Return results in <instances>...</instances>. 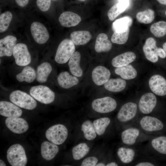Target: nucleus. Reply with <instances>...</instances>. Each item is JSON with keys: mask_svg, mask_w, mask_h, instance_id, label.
Listing matches in <instances>:
<instances>
[{"mask_svg": "<svg viewBox=\"0 0 166 166\" xmlns=\"http://www.w3.org/2000/svg\"><path fill=\"white\" fill-rule=\"evenodd\" d=\"M119 2L125 7L126 8L129 5V0H118Z\"/></svg>", "mask_w": 166, "mask_h": 166, "instance_id": "obj_46", "label": "nucleus"}, {"mask_svg": "<svg viewBox=\"0 0 166 166\" xmlns=\"http://www.w3.org/2000/svg\"><path fill=\"white\" fill-rule=\"evenodd\" d=\"M52 69L51 65L48 62H45L40 64L37 69V81L41 83L45 82Z\"/></svg>", "mask_w": 166, "mask_h": 166, "instance_id": "obj_29", "label": "nucleus"}, {"mask_svg": "<svg viewBox=\"0 0 166 166\" xmlns=\"http://www.w3.org/2000/svg\"><path fill=\"white\" fill-rule=\"evenodd\" d=\"M16 64L21 66H27L31 62V56L27 45L22 43H18L14 48L12 54Z\"/></svg>", "mask_w": 166, "mask_h": 166, "instance_id": "obj_13", "label": "nucleus"}, {"mask_svg": "<svg viewBox=\"0 0 166 166\" xmlns=\"http://www.w3.org/2000/svg\"><path fill=\"white\" fill-rule=\"evenodd\" d=\"M161 4L166 5V0H157Z\"/></svg>", "mask_w": 166, "mask_h": 166, "instance_id": "obj_48", "label": "nucleus"}, {"mask_svg": "<svg viewBox=\"0 0 166 166\" xmlns=\"http://www.w3.org/2000/svg\"><path fill=\"white\" fill-rule=\"evenodd\" d=\"M36 77V73L35 70L30 66H25L21 72L16 76V79L18 81H25L29 83L33 82Z\"/></svg>", "mask_w": 166, "mask_h": 166, "instance_id": "obj_31", "label": "nucleus"}, {"mask_svg": "<svg viewBox=\"0 0 166 166\" xmlns=\"http://www.w3.org/2000/svg\"><path fill=\"white\" fill-rule=\"evenodd\" d=\"M59 152L56 144L47 141L43 142L41 145V153L45 160H50L53 159Z\"/></svg>", "mask_w": 166, "mask_h": 166, "instance_id": "obj_24", "label": "nucleus"}, {"mask_svg": "<svg viewBox=\"0 0 166 166\" xmlns=\"http://www.w3.org/2000/svg\"><path fill=\"white\" fill-rule=\"evenodd\" d=\"M98 161V159L94 156L88 157L84 159L81 163V166H95Z\"/></svg>", "mask_w": 166, "mask_h": 166, "instance_id": "obj_43", "label": "nucleus"}, {"mask_svg": "<svg viewBox=\"0 0 166 166\" xmlns=\"http://www.w3.org/2000/svg\"><path fill=\"white\" fill-rule=\"evenodd\" d=\"M148 85L155 95L159 96L166 95V80L162 76L159 74L153 75L149 80Z\"/></svg>", "mask_w": 166, "mask_h": 166, "instance_id": "obj_15", "label": "nucleus"}, {"mask_svg": "<svg viewBox=\"0 0 166 166\" xmlns=\"http://www.w3.org/2000/svg\"><path fill=\"white\" fill-rule=\"evenodd\" d=\"M163 48L166 52V42H164L163 45Z\"/></svg>", "mask_w": 166, "mask_h": 166, "instance_id": "obj_51", "label": "nucleus"}, {"mask_svg": "<svg viewBox=\"0 0 166 166\" xmlns=\"http://www.w3.org/2000/svg\"><path fill=\"white\" fill-rule=\"evenodd\" d=\"M81 55L78 51L75 52L69 60L68 65L71 73L74 76L80 77L83 73L80 63Z\"/></svg>", "mask_w": 166, "mask_h": 166, "instance_id": "obj_26", "label": "nucleus"}, {"mask_svg": "<svg viewBox=\"0 0 166 166\" xmlns=\"http://www.w3.org/2000/svg\"><path fill=\"white\" fill-rule=\"evenodd\" d=\"M81 18L79 15L69 11L63 12L59 18L60 24L66 27L76 26L81 22Z\"/></svg>", "mask_w": 166, "mask_h": 166, "instance_id": "obj_21", "label": "nucleus"}, {"mask_svg": "<svg viewBox=\"0 0 166 166\" xmlns=\"http://www.w3.org/2000/svg\"><path fill=\"white\" fill-rule=\"evenodd\" d=\"M80 1H82V2H84V1H86L87 0H78Z\"/></svg>", "mask_w": 166, "mask_h": 166, "instance_id": "obj_52", "label": "nucleus"}, {"mask_svg": "<svg viewBox=\"0 0 166 166\" xmlns=\"http://www.w3.org/2000/svg\"><path fill=\"white\" fill-rule=\"evenodd\" d=\"M140 116L137 104L130 101L121 106L116 118L117 121L122 125L123 128L134 124Z\"/></svg>", "mask_w": 166, "mask_h": 166, "instance_id": "obj_4", "label": "nucleus"}, {"mask_svg": "<svg viewBox=\"0 0 166 166\" xmlns=\"http://www.w3.org/2000/svg\"><path fill=\"white\" fill-rule=\"evenodd\" d=\"M156 52L157 55L161 58H164L166 57V52L161 48L157 47L156 49Z\"/></svg>", "mask_w": 166, "mask_h": 166, "instance_id": "obj_44", "label": "nucleus"}, {"mask_svg": "<svg viewBox=\"0 0 166 166\" xmlns=\"http://www.w3.org/2000/svg\"><path fill=\"white\" fill-rule=\"evenodd\" d=\"M75 49V45L72 41L65 39L59 44L55 57V60L58 63L63 64L70 59Z\"/></svg>", "mask_w": 166, "mask_h": 166, "instance_id": "obj_9", "label": "nucleus"}, {"mask_svg": "<svg viewBox=\"0 0 166 166\" xmlns=\"http://www.w3.org/2000/svg\"><path fill=\"white\" fill-rule=\"evenodd\" d=\"M38 7L42 11L45 12L50 8L51 5V0H36Z\"/></svg>", "mask_w": 166, "mask_h": 166, "instance_id": "obj_42", "label": "nucleus"}, {"mask_svg": "<svg viewBox=\"0 0 166 166\" xmlns=\"http://www.w3.org/2000/svg\"><path fill=\"white\" fill-rule=\"evenodd\" d=\"M157 160L142 154L133 164L135 166H154L158 165Z\"/></svg>", "mask_w": 166, "mask_h": 166, "instance_id": "obj_41", "label": "nucleus"}, {"mask_svg": "<svg viewBox=\"0 0 166 166\" xmlns=\"http://www.w3.org/2000/svg\"><path fill=\"white\" fill-rule=\"evenodd\" d=\"M156 41L153 38L146 39L143 47V50L146 58L150 62L155 63L158 60V56L156 52L157 48Z\"/></svg>", "mask_w": 166, "mask_h": 166, "instance_id": "obj_20", "label": "nucleus"}, {"mask_svg": "<svg viewBox=\"0 0 166 166\" xmlns=\"http://www.w3.org/2000/svg\"><path fill=\"white\" fill-rule=\"evenodd\" d=\"M136 18L140 22L148 24L152 22L155 18V12L152 10L148 9L138 12Z\"/></svg>", "mask_w": 166, "mask_h": 166, "instance_id": "obj_36", "label": "nucleus"}, {"mask_svg": "<svg viewBox=\"0 0 166 166\" xmlns=\"http://www.w3.org/2000/svg\"><path fill=\"white\" fill-rule=\"evenodd\" d=\"M30 32L34 39L38 44H44L49 38V34L46 28L40 22H34L32 23Z\"/></svg>", "mask_w": 166, "mask_h": 166, "instance_id": "obj_14", "label": "nucleus"}, {"mask_svg": "<svg viewBox=\"0 0 166 166\" xmlns=\"http://www.w3.org/2000/svg\"><path fill=\"white\" fill-rule=\"evenodd\" d=\"M30 95L38 101L45 104L51 103L54 100L55 93L48 87L38 85L31 87L30 90Z\"/></svg>", "mask_w": 166, "mask_h": 166, "instance_id": "obj_10", "label": "nucleus"}, {"mask_svg": "<svg viewBox=\"0 0 166 166\" xmlns=\"http://www.w3.org/2000/svg\"><path fill=\"white\" fill-rule=\"evenodd\" d=\"M132 23V20L131 17L124 16L114 22L112 24V28L114 31H123L129 28Z\"/></svg>", "mask_w": 166, "mask_h": 166, "instance_id": "obj_32", "label": "nucleus"}, {"mask_svg": "<svg viewBox=\"0 0 166 166\" xmlns=\"http://www.w3.org/2000/svg\"><path fill=\"white\" fill-rule=\"evenodd\" d=\"M134 124L149 135H162L166 132V120L161 117L152 115L140 116Z\"/></svg>", "mask_w": 166, "mask_h": 166, "instance_id": "obj_1", "label": "nucleus"}, {"mask_svg": "<svg viewBox=\"0 0 166 166\" xmlns=\"http://www.w3.org/2000/svg\"><path fill=\"white\" fill-rule=\"evenodd\" d=\"M154 136L146 134L135 124L123 128L120 135L123 144L130 146H141Z\"/></svg>", "mask_w": 166, "mask_h": 166, "instance_id": "obj_3", "label": "nucleus"}, {"mask_svg": "<svg viewBox=\"0 0 166 166\" xmlns=\"http://www.w3.org/2000/svg\"><path fill=\"white\" fill-rule=\"evenodd\" d=\"M150 29L155 37H162L166 34V22L161 21L155 22L151 26Z\"/></svg>", "mask_w": 166, "mask_h": 166, "instance_id": "obj_37", "label": "nucleus"}, {"mask_svg": "<svg viewBox=\"0 0 166 166\" xmlns=\"http://www.w3.org/2000/svg\"><path fill=\"white\" fill-rule=\"evenodd\" d=\"M165 15L166 16V10L165 12Z\"/></svg>", "mask_w": 166, "mask_h": 166, "instance_id": "obj_53", "label": "nucleus"}, {"mask_svg": "<svg viewBox=\"0 0 166 166\" xmlns=\"http://www.w3.org/2000/svg\"><path fill=\"white\" fill-rule=\"evenodd\" d=\"M129 30V28H128L123 31H115L111 37V41L113 43L119 45L125 43L128 40Z\"/></svg>", "mask_w": 166, "mask_h": 166, "instance_id": "obj_38", "label": "nucleus"}, {"mask_svg": "<svg viewBox=\"0 0 166 166\" xmlns=\"http://www.w3.org/2000/svg\"><path fill=\"white\" fill-rule=\"evenodd\" d=\"M22 109L14 103L5 101L0 102V114L6 117H19L22 114Z\"/></svg>", "mask_w": 166, "mask_h": 166, "instance_id": "obj_18", "label": "nucleus"}, {"mask_svg": "<svg viewBox=\"0 0 166 166\" xmlns=\"http://www.w3.org/2000/svg\"><path fill=\"white\" fill-rule=\"evenodd\" d=\"M112 46V43L106 34L101 33L97 36L94 46L95 50L97 52H108L111 49Z\"/></svg>", "mask_w": 166, "mask_h": 166, "instance_id": "obj_25", "label": "nucleus"}, {"mask_svg": "<svg viewBox=\"0 0 166 166\" xmlns=\"http://www.w3.org/2000/svg\"><path fill=\"white\" fill-rule=\"evenodd\" d=\"M12 13L6 11L0 16V32L3 33L7 30L12 18Z\"/></svg>", "mask_w": 166, "mask_h": 166, "instance_id": "obj_39", "label": "nucleus"}, {"mask_svg": "<svg viewBox=\"0 0 166 166\" xmlns=\"http://www.w3.org/2000/svg\"><path fill=\"white\" fill-rule=\"evenodd\" d=\"M136 57V55L133 52H127L113 58L111 61L112 65L115 68L126 65L133 62Z\"/></svg>", "mask_w": 166, "mask_h": 166, "instance_id": "obj_22", "label": "nucleus"}, {"mask_svg": "<svg viewBox=\"0 0 166 166\" xmlns=\"http://www.w3.org/2000/svg\"><path fill=\"white\" fill-rule=\"evenodd\" d=\"M93 109L101 113H108L114 111L117 106L115 99L109 97H105L94 100L91 104Z\"/></svg>", "mask_w": 166, "mask_h": 166, "instance_id": "obj_12", "label": "nucleus"}, {"mask_svg": "<svg viewBox=\"0 0 166 166\" xmlns=\"http://www.w3.org/2000/svg\"><path fill=\"white\" fill-rule=\"evenodd\" d=\"M118 165V164L115 162H109L106 165V166H117Z\"/></svg>", "mask_w": 166, "mask_h": 166, "instance_id": "obj_47", "label": "nucleus"}, {"mask_svg": "<svg viewBox=\"0 0 166 166\" xmlns=\"http://www.w3.org/2000/svg\"><path fill=\"white\" fill-rule=\"evenodd\" d=\"M89 149V147L84 143H81L75 146L72 150L73 159L77 160L82 159L88 153Z\"/></svg>", "mask_w": 166, "mask_h": 166, "instance_id": "obj_35", "label": "nucleus"}, {"mask_svg": "<svg viewBox=\"0 0 166 166\" xmlns=\"http://www.w3.org/2000/svg\"><path fill=\"white\" fill-rule=\"evenodd\" d=\"M7 158L12 166H25L27 159L25 150L22 145L18 144L12 145L7 152Z\"/></svg>", "mask_w": 166, "mask_h": 166, "instance_id": "obj_6", "label": "nucleus"}, {"mask_svg": "<svg viewBox=\"0 0 166 166\" xmlns=\"http://www.w3.org/2000/svg\"><path fill=\"white\" fill-rule=\"evenodd\" d=\"M59 85L62 88L68 89L77 84L79 79L77 77L73 76L67 71L60 73L57 77Z\"/></svg>", "mask_w": 166, "mask_h": 166, "instance_id": "obj_23", "label": "nucleus"}, {"mask_svg": "<svg viewBox=\"0 0 166 166\" xmlns=\"http://www.w3.org/2000/svg\"><path fill=\"white\" fill-rule=\"evenodd\" d=\"M96 166H106L105 164L102 163H100L97 164L96 165Z\"/></svg>", "mask_w": 166, "mask_h": 166, "instance_id": "obj_50", "label": "nucleus"}, {"mask_svg": "<svg viewBox=\"0 0 166 166\" xmlns=\"http://www.w3.org/2000/svg\"><path fill=\"white\" fill-rule=\"evenodd\" d=\"M143 155L157 160L166 159V135L155 136L141 145Z\"/></svg>", "mask_w": 166, "mask_h": 166, "instance_id": "obj_2", "label": "nucleus"}, {"mask_svg": "<svg viewBox=\"0 0 166 166\" xmlns=\"http://www.w3.org/2000/svg\"></svg>", "mask_w": 166, "mask_h": 166, "instance_id": "obj_54", "label": "nucleus"}, {"mask_svg": "<svg viewBox=\"0 0 166 166\" xmlns=\"http://www.w3.org/2000/svg\"><path fill=\"white\" fill-rule=\"evenodd\" d=\"M126 83L123 79L110 78L104 84L105 88L107 90L113 92H118L125 88Z\"/></svg>", "mask_w": 166, "mask_h": 166, "instance_id": "obj_30", "label": "nucleus"}, {"mask_svg": "<svg viewBox=\"0 0 166 166\" xmlns=\"http://www.w3.org/2000/svg\"><path fill=\"white\" fill-rule=\"evenodd\" d=\"M0 166H6V165L5 163L2 160H0Z\"/></svg>", "mask_w": 166, "mask_h": 166, "instance_id": "obj_49", "label": "nucleus"}, {"mask_svg": "<svg viewBox=\"0 0 166 166\" xmlns=\"http://www.w3.org/2000/svg\"><path fill=\"white\" fill-rule=\"evenodd\" d=\"M115 73L124 80H130L135 78L137 73L136 69L131 65L116 68Z\"/></svg>", "mask_w": 166, "mask_h": 166, "instance_id": "obj_28", "label": "nucleus"}, {"mask_svg": "<svg viewBox=\"0 0 166 166\" xmlns=\"http://www.w3.org/2000/svg\"><path fill=\"white\" fill-rule=\"evenodd\" d=\"M68 136L66 127L62 124L53 125L49 128L45 132L46 138L51 142L56 144H63Z\"/></svg>", "mask_w": 166, "mask_h": 166, "instance_id": "obj_11", "label": "nucleus"}, {"mask_svg": "<svg viewBox=\"0 0 166 166\" xmlns=\"http://www.w3.org/2000/svg\"><path fill=\"white\" fill-rule=\"evenodd\" d=\"M126 9L119 2L116 3L108 11L107 15L109 19L111 21L113 20Z\"/></svg>", "mask_w": 166, "mask_h": 166, "instance_id": "obj_40", "label": "nucleus"}, {"mask_svg": "<svg viewBox=\"0 0 166 166\" xmlns=\"http://www.w3.org/2000/svg\"><path fill=\"white\" fill-rule=\"evenodd\" d=\"M111 122L108 117H104L97 119L93 121V124L97 134L99 136L103 134Z\"/></svg>", "mask_w": 166, "mask_h": 166, "instance_id": "obj_33", "label": "nucleus"}, {"mask_svg": "<svg viewBox=\"0 0 166 166\" xmlns=\"http://www.w3.org/2000/svg\"><path fill=\"white\" fill-rule=\"evenodd\" d=\"M81 130L84 133L85 137L87 140H92L96 137L97 133L93 123L89 120H86L82 123Z\"/></svg>", "mask_w": 166, "mask_h": 166, "instance_id": "obj_34", "label": "nucleus"}, {"mask_svg": "<svg viewBox=\"0 0 166 166\" xmlns=\"http://www.w3.org/2000/svg\"><path fill=\"white\" fill-rule=\"evenodd\" d=\"M70 38L75 45H79L88 43L91 39L92 36L88 31H77L71 33Z\"/></svg>", "mask_w": 166, "mask_h": 166, "instance_id": "obj_27", "label": "nucleus"}, {"mask_svg": "<svg viewBox=\"0 0 166 166\" xmlns=\"http://www.w3.org/2000/svg\"><path fill=\"white\" fill-rule=\"evenodd\" d=\"M17 39L12 35H8L0 40V57H10L13 54Z\"/></svg>", "mask_w": 166, "mask_h": 166, "instance_id": "obj_19", "label": "nucleus"}, {"mask_svg": "<svg viewBox=\"0 0 166 166\" xmlns=\"http://www.w3.org/2000/svg\"><path fill=\"white\" fill-rule=\"evenodd\" d=\"M30 0H15L17 5L22 7L26 6Z\"/></svg>", "mask_w": 166, "mask_h": 166, "instance_id": "obj_45", "label": "nucleus"}, {"mask_svg": "<svg viewBox=\"0 0 166 166\" xmlns=\"http://www.w3.org/2000/svg\"><path fill=\"white\" fill-rule=\"evenodd\" d=\"M6 127L13 132L21 134L26 132L29 125L24 119L19 117H8L5 121Z\"/></svg>", "mask_w": 166, "mask_h": 166, "instance_id": "obj_16", "label": "nucleus"}, {"mask_svg": "<svg viewBox=\"0 0 166 166\" xmlns=\"http://www.w3.org/2000/svg\"><path fill=\"white\" fill-rule=\"evenodd\" d=\"M10 101L17 106L26 109L31 110L37 105L36 101L32 96L20 90H16L11 93Z\"/></svg>", "mask_w": 166, "mask_h": 166, "instance_id": "obj_7", "label": "nucleus"}, {"mask_svg": "<svg viewBox=\"0 0 166 166\" xmlns=\"http://www.w3.org/2000/svg\"><path fill=\"white\" fill-rule=\"evenodd\" d=\"M117 155L120 161L127 165H132L142 154L141 145L130 146L123 145L117 150Z\"/></svg>", "mask_w": 166, "mask_h": 166, "instance_id": "obj_5", "label": "nucleus"}, {"mask_svg": "<svg viewBox=\"0 0 166 166\" xmlns=\"http://www.w3.org/2000/svg\"><path fill=\"white\" fill-rule=\"evenodd\" d=\"M157 99L153 93L148 92L143 94L137 103L140 116L154 115L153 112L157 105Z\"/></svg>", "mask_w": 166, "mask_h": 166, "instance_id": "obj_8", "label": "nucleus"}, {"mask_svg": "<svg viewBox=\"0 0 166 166\" xmlns=\"http://www.w3.org/2000/svg\"><path fill=\"white\" fill-rule=\"evenodd\" d=\"M111 73L109 70L105 66L99 65L93 70L92 77L94 83L97 85H104L110 79Z\"/></svg>", "mask_w": 166, "mask_h": 166, "instance_id": "obj_17", "label": "nucleus"}]
</instances>
